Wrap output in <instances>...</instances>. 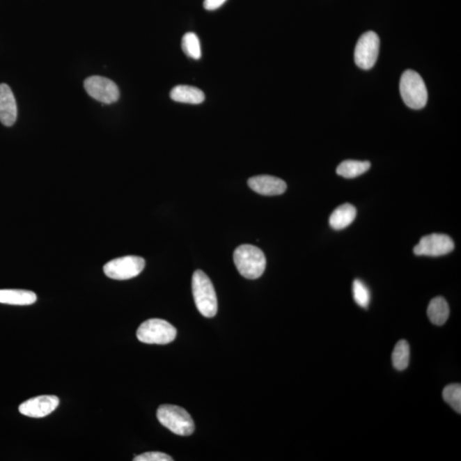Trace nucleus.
<instances>
[{
    "label": "nucleus",
    "instance_id": "14",
    "mask_svg": "<svg viewBox=\"0 0 461 461\" xmlns=\"http://www.w3.org/2000/svg\"><path fill=\"white\" fill-rule=\"evenodd\" d=\"M36 301V294L30 290H0V304L27 306L35 304Z\"/></svg>",
    "mask_w": 461,
    "mask_h": 461
},
{
    "label": "nucleus",
    "instance_id": "12",
    "mask_svg": "<svg viewBox=\"0 0 461 461\" xmlns=\"http://www.w3.org/2000/svg\"><path fill=\"white\" fill-rule=\"evenodd\" d=\"M17 117V102L10 86L0 84V122L6 127L16 123Z\"/></svg>",
    "mask_w": 461,
    "mask_h": 461
},
{
    "label": "nucleus",
    "instance_id": "3",
    "mask_svg": "<svg viewBox=\"0 0 461 461\" xmlns=\"http://www.w3.org/2000/svg\"><path fill=\"white\" fill-rule=\"evenodd\" d=\"M157 417L161 424L178 436L187 437L194 433V419L184 408L165 404L158 408Z\"/></svg>",
    "mask_w": 461,
    "mask_h": 461
},
{
    "label": "nucleus",
    "instance_id": "2",
    "mask_svg": "<svg viewBox=\"0 0 461 461\" xmlns=\"http://www.w3.org/2000/svg\"><path fill=\"white\" fill-rule=\"evenodd\" d=\"M192 294L196 308L204 317L212 318L217 313V293L210 279L201 270H196L192 276Z\"/></svg>",
    "mask_w": 461,
    "mask_h": 461
},
{
    "label": "nucleus",
    "instance_id": "20",
    "mask_svg": "<svg viewBox=\"0 0 461 461\" xmlns=\"http://www.w3.org/2000/svg\"><path fill=\"white\" fill-rule=\"evenodd\" d=\"M443 398L457 413H461V385L459 384H449L444 388Z\"/></svg>",
    "mask_w": 461,
    "mask_h": 461
},
{
    "label": "nucleus",
    "instance_id": "1",
    "mask_svg": "<svg viewBox=\"0 0 461 461\" xmlns=\"http://www.w3.org/2000/svg\"><path fill=\"white\" fill-rule=\"evenodd\" d=\"M233 260L237 271L248 279H259L266 269V256L254 245H240L234 251Z\"/></svg>",
    "mask_w": 461,
    "mask_h": 461
},
{
    "label": "nucleus",
    "instance_id": "21",
    "mask_svg": "<svg viewBox=\"0 0 461 461\" xmlns=\"http://www.w3.org/2000/svg\"><path fill=\"white\" fill-rule=\"evenodd\" d=\"M353 296L354 302L361 308H368L370 299V290L360 279H355L353 283Z\"/></svg>",
    "mask_w": 461,
    "mask_h": 461
},
{
    "label": "nucleus",
    "instance_id": "15",
    "mask_svg": "<svg viewBox=\"0 0 461 461\" xmlns=\"http://www.w3.org/2000/svg\"><path fill=\"white\" fill-rule=\"evenodd\" d=\"M170 97L179 103L199 104L204 101L203 91L194 86L180 85L175 86L170 93Z\"/></svg>",
    "mask_w": 461,
    "mask_h": 461
},
{
    "label": "nucleus",
    "instance_id": "5",
    "mask_svg": "<svg viewBox=\"0 0 461 461\" xmlns=\"http://www.w3.org/2000/svg\"><path fill=\"white\" fill-rule=\"evenodd\" d=\"M176 335V328L161 319L146 320L137 331L139 341L148 345H168L175 339Z\"/></svg>",
    "mask_w": 461,
    "mask_h": 461
},
{
    "label": "nucleus",
    "instance_id": "9",
    "mask_svg": "<svg viewBox=\"0 0 461 461\" xmlns=\"http://www.w3.org/2000/svg\"><path fill=\"white\" fill-rule=\"evenodd\" d=\"M455 249L451 237L446 234L432 233L423 237L414 249L415 255L441 256L449 254Z\"/></svg>",
    "mask_w": 461,
    "mask_h": 461
},
{
    "label": "nucleus",
    "instance_id": "13",
    "mask_svg": "<svg viewBox=\"0 0 461 461\" xmlns=\"http://www.w3.org/2000/svg\"><path fill=\"white\" fill-rule=\"evenodd\" d=\"M357 217V209L350 203H345L336 209L329 219V224L334 230H343L349 226Z\"/></svg>",
    "mask_w": 461,
    "mask_h": 461
},
{
    "label": "nucleus",
    "instance_id": "8",
    "mask_svg": "<svg viewBox=\"0 0 461 461\" xmlns=\"http://www.w3.org/2000/svg\"><path fill=\"white\" fill-rule=\"evenodd\" d=\"M84 88L89 96L101 103L107 104L116 103L120 97V91L116 83L108 78L98 75L86 79Z\"/></svg>",
    "mask_w": 461,
    "mask_h": 461
},
{
    "label": "nucleus",
    "instance_id": "18",
    "mask_svg": "<svg viewBox=\"0 0 461 461\" xmlns=\"http://www.w3.org/2000/svg\"><path fill=\"white\" fill-rule=\"evenodd\" d=\"M410 360V347L406 340H400L392 353V364L398 371L405 370Z\"/></svg>",
    "mask_w": 461,
    "mask_h": 461
},
{
    "label": "nucleus",
    "instance_id": "22",
    "mask_svg": "<svg viewBox=\"0 0 461 461\" xmlns=\"http://www.w3.org/2000/svg\"><path fill=\"white\" fill-rule=\"evenodd\" d=\"M134 461H172V457L161 452H148L135 456Z\"/></svg>",
    "mask_w": 461,
    "mask_h": 461
},
{
    "label": "nucleus",
    "instance_id": "23",
    "mask_svg": "<svg viewBox=\"0 0 461 461\" xmlns=\"http://www.w3.org/2000/svg\"><path fill=\"white\" fill-rule=\"evenodd\" d=\"M226 1V0H204L203 6L208 10H214L220 7Z\"/></svg>",
    "mask_w": 461,
    "mask_h": 461
},
{
    "label": "nucleus",
    "instance_id": "11",
    "mask_svg": "<svg viewBox=\"0 0 461 461\" xmlns=\"http://www.w3.org/2000/svg\"><path fill=\"white\" fill-rule=\"evenodd\" d=\"M249 187L256 194L264 196H277L284 194L287 185L279 178L271 175H258L249 179Z\"/></svg>",
    "mask_w": 461,
    "mask_h": 461
},
{
    "label": "nucleus",
    "instance_id": "6",
    "mask_svg": "<svg viewBox=\"0 0 461 461\" xmlns=\"http://www.w3.org/2000/svg\"><path fill=\"white\" fill-rule=\"evenodd\" d=\"M145 266L146 262L142 258L127 256L112 260L105 264L104 272L107 277L112 279L127 281L141 274Z\"/></svg>",
    "mask_w": 461,
    "mask_h": 461
},
{
    "label": "nucleus",
    "instance_id": "16",
    "mask_svg": "<svg viewBox=\"0 0 461 461\" xmlns=\"http://www.w3.org/2000/svg\"><path fill=\"white\" fill-rule=\"evenodd\" d=\"M449 313L448 302L442 297L433 298L427 308V315L430 322L436 326H443L448 319Z\"/></svg>",
    "mask_w": 461,
    "mask_h": 461
},
{
    "label": "nucleus",
    "instance_id": "17",
    "mask_svg": "<svg viewBox=\"0 0 461 461\" xmlns=\"http://www.w3.org/2000/svg\"><path fill=\"white\" fill-rule=\"evenodd\" d=\"M371 168V164L369 162L346 160L338 165L337 173L338 175L352 179L364 175Z\"/></svg>",
    "mask_w": 461,
    "mask_h": 461
},
{
    "label": "nucleus",
    "instance_id": "4",
    "mask_svg": "<svg viewBox=\"0 0 461 461\" xmlns=\"http://www.w3.org/2000/svg\"><path fill=\"white\" fill-rule=\"evenodd\" d=\"M400 92L404 103L414 109L424 108L428 100V92L422 77L417 72L407 70L400 78Z\"/></svg>",
    "mask_w": 461,
    "mask_h": 461
},
{
    "label": "nucleus",
    "instance_id": "7",
    "mask_svg": "<svg viewBox=\"0 0 461 461\" xmlns=\"http://www.w3.org/2000/svg\"><path fill=\"white\" fill-rule=\"evenodd\" d=\"M380 38L376 33L368 31L359 39L354 50V62L362 70L372 69L380 52Z\"/></svg>",
    "mask_w": 461,
    "mask_h": 461
},
{
    "label": "nucleus",
    "instance_id": "19",
    "mask_svg": "<svg viewBox=\"0 0 461 461\" xmlns=\"http://www.w3.org/2000/svg\"><path fill=\"white\" fill-rule=\"evenodd\" d=\"M182 50L189 58L199 59L201 58V45L198 37L194 33H187L182 38Z\"/></svg>",
    "mask_w": 461,
    "mask_h": 461
},
{
    "label": "nucleus",
    "instance_id": "10",
    "mask_svg": "<svg viewBox=\"0 0 461 461\" xmlns=\"http://www.w3.org/2000/svg\"><path fill=\"white\" fill-rule=\"evenodd\" d=\"M59 405L56 396H40L26 400L19 406V412L25 416L44 418L51 414Z\"/></svg>",
    "mask_w": 461,
    "mask_h": 461
}]
</instances>
